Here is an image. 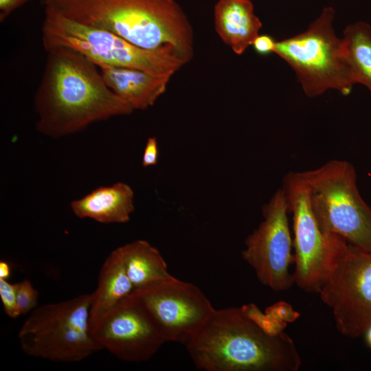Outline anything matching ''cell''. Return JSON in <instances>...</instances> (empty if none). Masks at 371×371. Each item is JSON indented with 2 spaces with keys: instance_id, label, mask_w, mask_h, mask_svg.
I'll use <instances>...</instances> for the list:
<instances>
[{
  "instance_id": "obj_11",
  "label": "cell",
  "mask_w": 371,
  "mask_h": 371,
  "mask_svg": "<svg viewBox=\"0 0 371 371\" xmlns=\"http://www.w3.org/2000/svg\"><path fill=\"white\" fill-rule=\"evenodd\" d=\"M166 342L183 343L207 320L215 308L194 284L172 277L133 290Z\"/></svg>"
},
{
  "instance_id": "obj_17",
  "label": "cell",
  "mask_w": 371,
  "mask_h": 371,
  "mask_svg": "<svg viewBox=\"0 0 371 371\" xmlns=\"http://www.w3.org/2000/svg\"><path fill=\"white\" fill-rule=\"evenodd\" d=\"M116 249L134 290L173 277L159 251L146 240H137Z\"/></svg>"
},
{
  "instance_id": "obj_22",
  "label": "cell",
  "mask_w": 371,
  "mask_h": 371,
  "mask_svg": "<svg viewBox=\"0 0 371 371\" xmlns=\"http://www.w3.org/2000/svg\"><path fill=\"white\" fill-rule=\"evenodd\" d=\"M265 313L274 319L286 324L295 321L300 315L290 304L282 301L267 307Z\"/></svg>"
},
{
  "instance_id": "obj_9",
  "label": "cell",
  "mask_w": 371,
  "mask_h": 371,
  "mask_svg": "<svg viewBox=\"0 0 371 371\" xmlns=\"http://www.w3.org/2000/svg\"><path fill=\"white\" fill-rule=\"evenodd\" d=\"M318 294L341 335H364L371 324V253L348 243Z\"/></svg>"
},
{
  "instance_id": "obj_16",
  "label": "cell",
  "mask_w": 371,
  "mask_h": 371,
  "mask_svg": "<svg viewBox=\"0 0 371 371\" xmlns=\"http://www.w3.org/2000/svg\"><path fill=\"white\" fill-rule=\"evenodd\" d=\"M120 256L115 249L104 262L95 290L91 293V331L99 319L120 300L133 291Z\"/></svg>"
},
{
  "instance_id": "obj_15",
  "label": "cell",
  "mask_w": 371,
  "mask_h": 371,
  "mask_svg": "<svg viewBox=\"0 0 371 371\" xmlns=\"http://www.w3.org/2000/svg\"><path fill=\"white\" fill-rule=\"evenodd\" d=\"M76 216L101 223H124L135 210L134 192L122 182L102 186L71 203Z\"/></svg>"
},
{
  "instance_id": "obj_7",
  "label": "cell",
  "mask_w": 371,
  "mask_h": 371,
  "mask_svg": "<svg viewBox=\"0 0 371 371\" xmlns=\"http://www.w3.org/2000/svg\"><path fill=\"white\" fill-rule=\"evenodd\" d=\"M91 293H85L34 308L18 333L23 352L52 361L75 363L102 350L91 331Z\"/></svg>"
},
{
  "instance_id": "obj_6",
  "label": "cell",
  "mask_w": 371,
  "mask_h": 371,
  "mask_svg": "<svg viewBox=\"0 0 371 371\" xmlns=\"http://www.w3.org/2000/svg\"><path fill=\"white\" fill-rule=\"evenodd\" d=\"M335 14L325 7L306 31L276 41L274 53L293 69L308 97L328 89L348 95L356 84L343 40L333 27Z\"/></svg>"
},
{
  "instance_id": "obj_8",
  "label": "cell",
  "mask_w": 371,
  "mask_h": 371,
  "mask_svg": "<svg viewBox=\"0 0 371 371\" xmlns=\"http://www.w3.org/2000/svg\"><path fill=\"white\" fill-rule=\"evenodd\" d=\"M282 189L292 214L294 283L305 292L318 293L348 243L339 236L321 231L300 172L287 173Z\"/></svg>"
},
{
  "instance_id": "obj_10",
  "label": "cell",
  "mask_w": 371,
  "mask_h": 371,
  "mask_svg": "<svg viewBox=\"0 0 371 371\" xmlns=\"http://www.w3.org/2000/svg\"><path fill=\"white\" fill-rule=\"evenodd\" d=\"M262 213L263 221L245 239L242 257L261 284L276 292L284 291L295 283L289 271L294 265L293 245L282 189L263 205Z\"/></svg>"
},
{
  "instance_id": "obj_18",
  "label": "cell",
  "mask_w": 371,
  "mask_h": 371,
  "mask_svg": "<svg viewBox=\"0 0 371 371\" xmlns=\"http://www.w3.org/2000/svg\"><path fill=\"white\" fill-rule=\"evenodd\" d=\"M355 82L371 92V26L357 21L346 26L342 38Z\"/></svg>"
},
{
  "instance_id": "obj_13",
  "label": "cell",
  "mask_w": 371,
  "mask_h": 371,
  "mask_svg": "<svg viewBox=\"0 0 371 371\" xmlns=\"http://www.w3.org/2000/svg\"><path fill=\"white\" fill-rule=\"evenodd\" d=\"M106 86L133 110L152 106L165 93L171 76H157L128 67H99Z\"/></svg>"
},
{
  "instance_id": "obj_5",
  "label": "cell",
  "mask_w": 371,
  "mask_h": 371,
  "mask_svg": "<svg viewBox=\"0 0 371 371\" xmlns=\"http://www.w3.org/2000/svg\"><path fill=\"white\" fill-rule=\"evenodd\" d=\"M300 174L321 231L371 253V208L359 194L353 166L333 159Z\"/></svg>"
},
{
  "instance_id": "obj_25",
  "label": "cell",
  "mask_w": 371,
  "mask_h": 371,
  "mask_svg": "<svg viewBox=\"0 0 371 371\" xmlns=\"http://www.w3.org/2000/svg\"><path fill=\"white\" fill-rule=\"evenodd\" d=\"M32 0H0V21L3 22L14 11Z\"/></svg>"
},
{
  "instance_id": "obj_23",
  "label": "cell",
  "mask_w": 371,
  "mask_h": 371,
  "mask_svg": "<svg viewBox=\"0 0 371 371\" xmlns=\"http://www.w3.org/2000/svg\"><path fill=\"white\" fill-rule=\"evenodd\" d=\"M276 41L269 34H258L254 40L251 46L254 51L262 56L274 53Z\"/></svg>"
},
{
  "instance_id": "obj_2",
  "label": "cell",
  "mask_w": 371,
  "mask_h": 371,
  "mask_svg": "<svg viewBox=\"0 0 371 371\" xmlns=\"http://www.w3.org/2000/svg\"><path fill=\"white\" fill-rule=\"evenodd\" d=\"M183 345L205 371H297L302 364L288 334H269L241 307L215 309Z\"/></svg>"
},
{
  "instance_id": "obj_14",
  "label": "cell",
  "mask_w": 371,
  "mask_h": 371,
  "mask_svg": "<svg viewBox=\"0 0 371 371\" xmlns=\"http://www.w3.org/2000/svg\"><path fill=\"white\" fill-rule=\"evenodd\" d=\"M214 24L221 40L238 55L251 45L262 26L250 0H218Z\"/></svg>"
},
{
  "instance_id": "obj_20",
  "label": "cell",
  "mask_w": 371,
  "mask_h": 371,
  "mask_svg": "<svg viewBox=\"0 0 371 371\" xmlns=\"http://www.w3.org/2000/svg\"><path fill=\"white\" fill-rule=\"evenodd\" d=\"M16 302L21 315H25L36 308L38 293L28 280L16 284Z\"/></svg>"
},
{
  "instance_id": "obj_27",
  "label": "cell",
  "mask_w": 371,
  "mask_h": 371,
  "mask_svg": "<svg viewBox=\"0 0 371 371\" xmlns=\"http://www.w3.org/2000/svg\"><path fill=\"white\" fill-rule=\"evenodd\" d=\"M368 345L371 348V324L364 334Z\"/></svg>"
},
{
  "instance_id": "obj_3",
  "label": "cell",
  "mask_w": 371,
  "mask_h": 371,
  "mask_svg": "<svg viewBox=\"0 0 371 371\" xmlns=\"http://www.w3.org/2000/svg\"><path fill=\"white\" fill-rule=\"evenodd\" d=\"M45 12L119 36L145 49L169 47L187 63L191 24L175 0H43Z\"/></svg>"
},
{
  "instance_id": "obj_19",
  "label": "cell",
  "mask_w": 371,
  "mask_h": 371,
  "mask_svg": "<svg viewBox=\"0 0 371 371\" xmlns=\"http://www.w3.org/2000/svg\"><path fill=\"white\" fill-rule=\"evenodd\" d=\"M243 312L265 331L271 335H278L284 332L286 323L278 322L266 313H263L254 304L243 305L241 307Z\"/></svg>"
},
{
  "instance_id": "obj_21",
  "label": "cell",
  "mask_w": 371,
  "mask_h": 371,
  "mask_svg": "<svg viewBox=\"0 0 371 371\" xmlns=\"http://www.w3.org/2000/svg\"><path fill=\"white\" fill-rule=\"evenodd\" d=\"M0 298L5 313L11 318L21 315L16 302V284L0 279Z\"/></svg>"
},
{
  "instance_id": "obj_26",
  "label": "cell",
  "mask_w": 371,
  "mask_h": 371,
  "mask_svg": "<svg viewBox=\"0 0 371 371\" xmlns=\"http://www.w3.org/2000/svg\"><path fill=\"white\" fill-rule=\"evenodd\" d=\"M11 269L10 265L4 261L1 260L0 262V279L7 280L10 276Z\"/></svg>"
},
{
  "instance_id": "obj_12",
  "label": "cell",
  "mask_w": 371,
  "mask_h": 371,
  "mask_svg": "<svg viewBox=\"0 0 371 371\" xmlns=\"http://www.w3.org/2000/svg\"><path fill=\"white\" fill-rule=\"evenodd\" d=\"M102 349L117 359L149 360L166 341L142 303L133 294L109 309L91 329Z\"/></svg>"
},
{
  "instance_id": "obj_24",
  "label": "cell",
  "mask_w": 371,
  "mask_h": 371,
  "mask_svg": "<svg viewBox=\"0 0 371 371\" xmlns=\"http://www.w3.org/2000/svg\"><path fill=\"white\" fill-rule=\"evenodd\" d=\"M159 148L158 142L155 137L148 138L142 157L143 167L155 166L158 162Z\"/></svg>"
},
{
  "instance_id": "obj_1",
  "label": "cell",
  "mask_w": 371,
  "mask_h": 371,
  "mask_svg": "<svg viewBox=\"0 0 371 371\" xmlns=\"http://www.w3.org/2000/svg\"><path fill=\"white\" fill-rule=\"evenodd\" d=\"M46 52L34 98L38 132L58 138L134 111L106 86L100 68L82 54L67 47Z\"/></svg>"
},
{
  "instance_id": "obj_4",
  "label": "cell",
  "mask_w": 371,
  "mask_h": 371,
  "mask_svg": "<svg viewBox=\"0 0 371 371\" xmlns=\"http://www.w3.org/2000/svg\"><path fill=\"white\" fill-rule=\"evenodd\" d=\"M41 36L45 51L56 47H70L98 67L133 68L157 76L172 77L188 63L171 47L142 48L111 32L49 12H45Z\"/></svg>"
}]
</instances>
